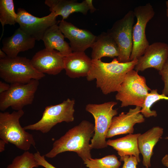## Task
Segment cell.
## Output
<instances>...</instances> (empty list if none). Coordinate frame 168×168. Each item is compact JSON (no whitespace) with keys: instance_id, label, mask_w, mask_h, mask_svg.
I'll use <instances>...</instances> for the list:
<instances>
[{"instance_id":"obj_17","label":"cell","mask_w":168,"mask_h":168,"mask_svg":"<svg viewBox=\"0 0 168 168\" xmlns=\"http://www.w3.org/2000/svg\"><path fill=\"white\" fill-rule=\"evenodd\" d=\"M66 74L69 77L75 78L86 77L92 67V59L85 52H72L64 58Z\"/></svg>"},{"instance_id":"obj_29","label":"cell","mask_w":168,"mask_h":168,"mask_svg":"<svg viewBox=\"0 0 168 168\" xmlns=\"http://www.w3.org/2000/svg\"><path fill=\"white\" fill-rule=\"evenodd\" d=\"M34 154L39 166H41L45 168H57L48 162L45 159V156L41 155L39 152Z\"/></svg>"},{"instance_id":"obj_32","label":"cell","mask_w":168,"mask_h":168,"mask_svg":"<svg viewBox=\"0 0 168 168\" xmlns=\"http://www.w3.org/2000/svg\"><path fill=\"white\" fill-rule=\"evenodd\" d=\"M161 162L164 166L168 168V154H166L163 157Z\"/></svg>"},{"instance_id":"obj_35","label":"cell","mask_w":168,"mask_h":168,"mask_svg":"<svg viewBox=\"0 0 168 168\" xmlns=\"http://www.w3.org/2000/svg\"><path fill=\"white\" fill-rule=\"evenodd\" d=\"M166 15L168 18V0L166 2Z\"/></svg>"},{"instance_id":"obj_36","label":"cell","mask_w":168,"mask_h":168,"mask_svg":"<svg viewBox=\"0 0 168 168\" xmlns=\"http://www.w3.org/2000/svg\"><path fill=\"white\" fill-rule=\"evenodd\" d=\"M148 168L146 167V168Z\"/></svg>"},{"instance_id":"obj_19","label":"cell","mask_w":168,"mask_h":168,"mask_svg":"<svg viewBox=\"0 0 168 168\" xmlns=\"http://www.w3.org/2000/svg\"><path fill=\"white\" fill-rule=\"evenodd\" d=\"M44 3L49 7L51 12H54L57 16H61L62 20L67 19L75 12L86 15L89 10L85 0L81 2L73 0H46Z\"/></svg>"},{"instance_id":"obj_10","label":"cell","mask_w":168,"mask_h":168,"mask_svg":"<svg viewBox=\"0 0 168 168\" xmlns=\"http://www.w3.org/2000/svg\"><path fill=\"white\" fill-rule=\"evenodd\" d=\"M137 22L133 29V46L130 61L138 59L144 54L149 45L145 34L147 23L154 17L155 12L150 3L139 6L134 9Z\"/></svg>"},{"instance_id":"obj_20","label":"cell","mask_w":168,"mask_h":168,"mask_svg":"<svg viewBox=\"0 0 168 168\" xmlns=\"http://www.w3.org/2000/svg\"><path fill=\"white\" fill-rule=\"evenodd\" d=\"M92 60H100L103 57H118L119 48L113 38L108 33L103 32L96 36L91 47Z\"/></svg>"},{"instance_id":"obj_12","label":"cell","mask_w":168,"mask_h":168,"mask_svg":"<svg viewBox=\"0 0 168 168\" xmlns=\"http://www.w3.org/2000/svg\"><path fill=\"white\" fill-rule=\"evenodd\" d=\"M59 27L65 37L69 40V45L73 52H84L91 48L96 36L90 31L77 27L65 20L58 21Z\"/></svg>"},{"instance_id":"obj_21","label":"cell","mask_w":168,"mask_h":168,"mask_svg":"<svg viewBox=\"0 0 168 168\" xmlns=\"http://www.w3.org/2000/svg\"><path fill=\"white\" fill-rule=\"evenodd\" d=\"M65 36L57 24L54 25L46 31L42 40L45 48L58 51L64 57L72 51L69 44L64 40Z\"/></svg>"},{"instance_id":"obj_34","label":"cell","mask_w":168,"mask_h":168,"mask_svg":"<svg viewBox=\"0 0 168 168\" xmlns=\"http://www.w3.org/2000/svg\"><path fill=\"white\" fill-rule=\"evenodd\" d=\"M6 54L1 49H0V59L4 58L7 56Z\"/></svg>"},{"instance_id":"obj_14","label":"cell","mask_w":168,"mask_h":168,"mask_svg":"<svg viewBox=\"0 0 168 168\" xmlns=\"http://www.w3.org/2000/svg\"><path fill=\"white\" fill-rule=\"evenodd\" d=\"M168 58V44L161 42L152 44L145 49L143 54L138 59L134 70L143 71L149 68L160 71Z\"/></svg>"},{"instance_id":"obj_7","label":"cell","mask_w":168,"mask_h":168,"mask_svg":"<svg viewBox=\"0 0 168 168\" xmlns=\"http://www.w3.org/2000/svg\"><path fill=\"white\" fill-rule=\"evenodd\" d=\"M75 104L74 100L68 98L60 104L47 106L39 121L23 128L25 130L39 131L46 133L58 123L72 122L74 119Z\"/></svg>"},{"instance_id":"obj_6","label":"cell","mask_w":168,"mask_h":168,"mask_svg":"<svg viewBox=\"0 0 168 168\" xmlns=\"http://www.w3.org/2000/svg\"><path fill=\"white\" fill-rule=\"evenodd\" d=\"M151 91L145 77L133 69L126 74L115 98L121 102L122 107L131 105L141 107L148 91Z\"/></svg>"},{"instance_id":"obj_31","label":"cell","mask_w":168,"mask_h":168,"mask_svg":"<svg viewBox=\"0 0 168 168\" xmlns=\"http://www.w3.org/2000/svg\"><path fill=\"white\" fill-rule=\"evenodd\" d=\"M88 7L91 12L93 13L96 10V9L94 7L92 4V0H85Z\"/></svg>"},{"instance_id":"obj_16","label":"cell","mask_w":168,"mask_h":168,"mask_svg":"<svg viewBox=\"0 0 168 168\" xmlns=\"http://www.w3.org/2000/svg\"><path fill=\"white\" fill-rule=\"evenodd\" d=\"M36 40L19 27L12 35L3 39L2 42L3 46L1 49L7 56L15 58L20 52L33 48Z\"/></svg>"},{"instance_id":"obj_5","label":"cell","mask_w":168,"mask_h":168,"mask_svg":"<svg viewBox=\"0 0 168 168\" xmlns=\"http://www.w3.org/2000/svg\"><path fill=\"white\" fill-rule=\"evenodd\" d=\"M117 103L111 101L101 104H89L86 105V110L92 114L95 120L94 133L90 145L91 150L107 147L106 135L112 118L118 114L117 110L113 108Z\"/></svg>"},{"instance_id":"obj_9","label":"cell","mask_w":168,"mask_h":168,"mask_svg":"<svg viewBox=\"0 0 168 168\" xmlns=\"http://www.w3.org/2000/svg\"><path fill=\"white\" fill-rule=\"evenodd\" d=\"M39 84V80L35 79L27 83L11 84L7 91L0 94V110L4 111L11 107L18 111L31 104Z\"/></svg>"},{"instance_id":"obj_30","label":"cell","mask_w":168,"mask_h":168,"mask_svg":"<svg viewBox=\"0 0 168 168\" xmlns=\"http://www.w3.org/2000/svg\"><path fill=\"white\" fill-rule=\"evenodd\" d=\"M10 85L0 81V94L7 91L10 87Z\"/></svg>"},{"instance_id":"obj_3","label":"cell","mask_w":168,"mask_h":168,"mask_svg":"<svg viewBox=\"0 0 168 168\" xmlns=\"http://www.w3.org/2000/svg\"><path fill=\"white\" fill-rule=\"evenodd\" d=\"M24 114L23 110L0 112V138L7 144L9 142L25 151L29 150L35 142L32 135L26 131L20 123Z\"/></svg>"},{"instance_id":"obj_2","label":"cell","mask_w":168,"mask_h":168,"mask_svg":"<svg viewBox=\"0 0 168 168\" xmlns=\"http://www.w3.org/2000/svg\"><path fill=\"white\" fill-rule=\"evenodd\" d=\"M94 133V125L83 120L54 141L52 149L44 156L53 158L65 152H75L83 161L91 158L89 143Z\"/></svg>"},{"instance_id":"obj_38","label":"cell","mask_w":168,"mask_h":168,"mask_svg":"<svg viewBox=\"0 0 168 168\" xmlns=\"http://www.w3.org/2000/svg\"></svg>"},{"instance_id":"obj_37","label":"cell","mask_w":168,"mask_h":168,"mask_svg":"<svg viewBox=\"0 0 168 168\" xmlns=\"http://www.w3.org/2000/svg\"><path fill=\"white\" fill-rule=\"evenodd\" d=\"M167 138H168L167 139H168V137H167Z\"/></svg>"},{"instance_id":"obj_11","label":"cell","mask_w":168,"mask_h":168,"mask_svg":"<svg viewBox=\"0 0 168 168\" xmlns=\"http://www.w3.org/2000/svg\"><path fill=\"white\" fill-rule=\"evenodd\" d=\"M17 14V23L20 29L38 41L42 40L47 30L57 24V16L53 12L47 16L39 17L32 15L23 8H19Z\"/></svg>"},{"instance_id":"obj_27","label":"cell","mask_w":168,"mask_h":168,"mask_svg":"<svg viewBox=\"0 0 168 168\" xmlns=\"http://www.w3.org/2000/svg\"><path fill=\"white\" fill-rule=\"evenodd\" d=\"M159 73L164 83L162 94L168 96V58L161 69L159 71Z\"/></svg>"},{"instance_id":"obj_8","label":"cell","mask_w":168,"mask_h":168,"mask_svg":"<svg viewBox=\"0 0 168 168\" xmlns=\"http://www.w3.org/2000/svg\"><path fill=\"white\" fill-rule=\"evenodd\" d=\"M135 17L130 10L121 19L115 21L108 32L117 44L119 55L117 58L120 63L130 61L133 46V29Z\"/></svg>"},{"instance_id":"obj_28","label":"cell","mask_w":168,"mask_h":168,"mask_svg":"<svg viewBox=\"0 0 168 168\" xmlns=\"http://www.w3.org/2000/svg\"><path fill=\"white\" fill-rule=\"evenodd\" d=\"M120 160L124 162L121 168H138V161L136 157L133 156H126L120 157Z\"/></svg>"},{"instance_id":"obj_4","label":"cell","mask_w":168,"mask_h":168,"mask_svg":"<svg viewBox=\"0 0 168 168\" xmlns=\"http://www.w3.org/2000/svg\"><path fill=\"white\" fill-rule=\"evenodd\" d=\"M45 76L37 70L30 60L26 57L7 56L0 59V77L7 83H27L32 79L39 80Z\"/></svg>"},{"instance_id":"obj_25","label":"cell","mask_w":168,"mask_h":168,"mask_svg":"<svg viewBox=\"0 0 168 168\" xmlns=\"http://www.w3.org/2000/svg\"><path fill=\"white\" fill-rule=\"evenodd\" d=\"M162 99L168 100V96L162 94H159L156 89L151 90L147 95L141 107V113L147 118L156 116V111L151 110V107L155 103Z\"/></svg>"},{"instance_id":"obj_22","label":"cell","mask_w":168,"mask_h":168,"mask_svg":"<svg viewBox=\"0 0 168 168\" xmlns=\"http://www.w3.org/2000/svg\"><path fill=\"white\" fill-rule=\"evenodd\" d=\"M140 134H129L125 137L115 139H109L107 141V144L117 151L118 154L120 157L133 156L136 157L139 162L141 160L138 141Z\"/></svg>"},{"instance_id":"obj_15","label":"cell","mask_w":168,"mask_h":168,"mask_svg":"<svg viewBox=\"0 0 168 168\" xmlns=\"http://www.w3.org/2000/svg\"><path fill=\"white\" fill-rule=\"evenodd\" d=\"M141 107L136 106L135 108L130 109L127 113L122 112L118 116L114 117L106 138L120 134H132L134 125L144 122V116L141 113Z\"/></svg>"},{"instance_id":"obj_18","label":"cell","mask_w":168,"mask_h":168,"mask_svg":"<svg viewBox=\"0 0 168 168\" xmlns=\"http://www.w3.org/2000/svg\"><path fill=\"white\" fill-rule=\"evenodd\" d=\"M163 129L159 126L153 127L138 138V146L140 153L143 156V165L146 167L151 166V158L154 147L161 138Z\"/></svg>"},{"instance_id":"obj_13","label":"cell","mask_w":168,"mask_h":168,"mask_svg":"<svg viewBox=\"0 0 168 168\" xmlns=\"http://www.w3.org/2000/svg\"><path fill=\"white\" fill-rule=\"evenodd\" d=\"M64 58L58 51L45 48L37 52L30 61L38 72L56 75L64 69Z\"/></svg>"},{"instance_id":"obj_26","label":"cell","mask_w":168,"mask_h":168,"mask_svg":"<svg viewBox=\"0 0 168 168\" xmlns=\"http://www.w3.org/2000/svg\"><path fill=\"white\" fill-rule=\"evenodd\" d=\"M39 166L34 154L26 151L16 156L6 168H34Z\"/></svg>"},{"instance_id":"obj_1","label":"cell","mask_w":168,"mask_h":168,"mask_svg":"<svg viewBox=\"0 0 168 168\" xmlns=\"http://www.w3.org/2000/svg\"><path fill=\"white\" fill-rule=\"evenodd\" d=\"M138 61L137 59L120 63L116 58L110 63L103 62L101 59L92 60V67L86 77L87 80L91 81L96 79V87L104 94L117 92L126 74L134 69Z\"/></svg>"},{"instance_id":"obj_24","label":"cell","mask_w":168,"mask_h":168,"mask_svg":"<svg viewBox=\"0 0 168 168\" xmlns=\"http://www.w3.org/2000/svg\"><path fill=\"white\" fill-rule=\"evenodd\" d=\"M83 162L88 168H119L121 164L114 155L107 156L100 158H91Z\"/></svg>"},{"instance_id":"obj_23","label":"cell","mask_w":168,"mask_h":168,"mask_svg":"<svg viewBox=\"0 0 168 168\" xmlns=\"http://www.w3.org/2000/svg\"><path fill=\"white\" fill-rule=\"evenodd\" d=\"M17 19L13 0H0V22L3 28L5 25H14Z\"/></svg>"},{"instance_id":"obj_33","label":"cell","mask_w":168,"mask_h":168,"mask_svg":"<svg viewBox=\"0 0 168 168\" xmlns=\"http://www.w3.org/2000/svg\"><path fill=\"white\" fill-rule=\"evenodd\" d=\"M7 143L3 140H0V152H2L5 150V145Z\"/></svg>"}]
</instances>
